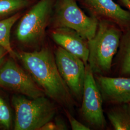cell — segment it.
<instances>
[{
	"label": "cell",
	"mask_w": 130,
	"mask_h": 130,
	"mask_svg": "<svg viewBox=\"0 0 130 130\" xmlns=\"http://www.w3.org/2000/svg\"><path fill=\"white\" fill-rule=\"evenodd\" d=\"M113 70L119 77H130V28L122 31L119 47L113 61Z\"/></svg>",
	"instance_id": "7c38bea8"
},
{
	"label": "cell",
	"mask_w": 130,
	"mask_h": 130,
	"mask_svg": "<svg viewBox=\"0 0 130 130\" xmlns=\"http://www.w3.org/2000/svg\"><path fill=\"white\" fill-rule=\"evenodd\" d=\"M107 118L115 130H130V102L111 105Z\"/></svg>",
	"instance_id": "4fadbf2b"
},
{
	"label": "cell",
	"mask_w": 130,
	"mask_h": 130,
	"mask_svg": "<svg viewBox=\"0 0 130 130\" xmlns=\"http://www.w3.org/2000/svg\"><path fill=\"white\" fill-rule=\"evenodd\" d=\"M12 126V115L7 103L0 95V128L10 130Z\"/></svg>",
	"instance_id": "2e32d148"
},
{
	"label": "cell",
	"mask_w": 130,
	"mask_h": 130,
	"mask_svg": "<svg viewBox=\"0 0 130 130\" xmlns=\"http://www.w3.org/2000/svg\"><path fill=\"white\" fill-rule=\"evenodd\" d=\"M57 69L72 96L80 101L82 100L85 65L77 56L59 47L55 52Z\"/></svg>",
	"instance_id": "ba28073f"
},
{
	"label": "cell",
	"mask_w": 130,
	"mask_h": 130,
	"mask_svg": "<svg viewBox=\"0 0 130 130\" xmlns=\"http://www.w3.org/2000/svg\"><path fill=\"white\" fill-rule=\"evenodd\" d=\"M67 129V126L63 122H53L51 121L42 126L39 130H65Z\"/></svg>",
	"instance_id": "ac0fdd59"
},
{
	"label": "cell",
	"mask_w": 130,
	"mask_h": 130,
	"mask_svg": "<svg viewBox=\"0 0 130 130\" xmlns=\"http://www.w3.org/2000/svg\"><path fill=\"white\" fill-rule=\"evenodd\" d=\"M31 2V0H0V20L20 13Z\"/></svg>",
	"instance_id": "9a60e30c"
},
{
	"label": "cell",
	"mask_w": 130,
	"mask_h": 130,
	"mask_svg": "<svg viewBox=\"0 0 130 130\" xmlns=\"http://www.w3.org/2000/svg\"><path fill=\"white\" fill-rule=\"evenodd\" d=\"M0 86L29 98L45 95L31 76L13 59L5 61L0 68Z\"/></svg>",
	"instance_id": "52a82bcc"
},
{
	"label": "cell",
	"mask_w": 130,
	"mask_h": 130,
	"mask_svg": "<svg viewBox=\"0 0 130 130\" xmlns=\"http://www.w3.org/2000/svg\"><path fill=\"white\" fill-rule=\"evenodd\" d=\"M122 30L116 24L99 20L94 37L88 41V64L94 75L108 76L118 51Z\"/></svg>",
	"instance_id": "7a4b0ae2"
},
{
	"label": "cell",
	"mask_w": 130,
	"mask_h": 130,
	"mask_svg": "<svg viewBox=\"0 0 130 130\" xmlns=\"http://www.w3.org/2000/svg\"><path fill=\"white\" fill-rule=\"evenodd\" d=\"M55 0H39L19 19L15 31L21 44L33 45L41 42L51 17Z\"/></svg>",
	"instance_id": "277c9868"
},
{
	"label": "cell",
	"mask_w": 130,
	"mask_h": 130,
	"mask_svg": "<svg viewBox=\"0 0 130 130\" xmlns=\"http://www.w3.org/2000/svg\"><path fill=\"white\" fill-rule=\"evenodd\" d=\"M130 12V0H120Z\"/></svg>",
	"instance_id": "ffe728a7"
},
{
	"label": "cell",
	"mask_w": 130,
	"mask_h": 130,
	"mask_svg": "<svg viewBox=\"0 0 130 130\" xmlns=\"http://www.w3.org/2000/svg\"><path fill=\"white\" fill-rule=\"evenodd\" d=\"M66 115L69 121L70 125L72 130H90V128L83 124L79 121H77L72 115L67 110L66 111Z\"/></svg>",
	"instance_id": "e0dca14e"
},
{
	"label": "cell",
	"mask_w": 130,
	"mask_h": 130,
	"mask_svg": "<svg viewBox=\"0 0 130 130\" xmlns=\"http://www.w3.org/2000/svg\"><path fill=\"white\" fill-rule=\"evenodd\" d=\"M102 98L96 83L94 75L87 63L82 97L81 114L84 120L93 128L104 130L107 122L103 109Z\"/></svg>",
	"instance_id": "8992f818"
},
{
	"label": "cell",
	"mask_w": 130,
	"mask_h": 130,
	"mask_svg": "<svg viewBox=\"0 0 130 130\" xmlns=\"http://www.w3.org/2000/svg\"><path fill=\"white\" fill-rule=\"evenodd\" d=\"M15 118L14 130H39L56 115L55 104L44 96L28 98L14 95L12 99Z\"/></svg>",
	"instance_id": "3957f363"
},
{
	"label": "cell",
	"mask_w": 130,
	"mask_h": 130,
	"mask_svg": "<svg viewBox=\"0 0 130 130\" xmlns=\"http://www.w3.org/2000/svg\"><path fill=\"white\" fill-rule=\"evenodd\" d=\"M84 4L98 20H106L117 25L122 31L130 28V12L113 0H84Z\"/></svg>",
	"instance_id": "30bf717a"
},
{
	"label": "cell",
	"mask_w": 130,
	"mask_h": 130,
	"mask_svg": "<svg viewBox=\"0 0 130 130\" xmlns=\"http://www.w3.org/2000/svg\"><path fill=\"white\" fill-rule=\"evenodd\" d=\"M55 7V28L72 29L87 41L94 37L99 20L85 14L76 0H57Z\"/></svg>",
	"instance_id": "5b68a950"
},
{
	"label": "cell",
	"mask_w": 130,
	"mask_h": 130,
	"mask_svg": "<svg viewBox=\"0 0 130 130\" xmlns=\"http://www.w3.org/2000/svg\"><path fill=\"white\" fill-rule=\"evenodd\" d=\"M15 57L22 62L45 95L67 107H73V96L60 74L54 55L49 49L15 52Z\"/></svg>",
	"instance_id": "6da1fadb"
},
{
	"label": "cell",
	"mask_w": 130,
	"mask_h": 130,
	"mask_svg": "<svg viewBox=\"0 0 130 130\" xmlns=\"http://www.w3.org/2000/svg\"><path fill=\"white\" fill-rule=\"evenodd\" d=\"M21 17L20 13L8 18L0 20V45L4 47L12 57L15 58V52L13 50L10 42V33L12 28Z\"/></svg>",
	"instance_id": "5bb4252c"
},
{
	"label": "cell",
	"mask_w": 130,
	"mask_h": 130,
	"mask_svg": "<svg viewBox=\"0 0 130 130\" xmlns=\"http://www.w3.org/2000/svg\"><path fill=\"white\" fill-rule=\"evenodd\" d=\"M7 54H9L8 51L4 47L0 45V68L4 63L5 56Z\"/></svg>",
	"instance_id": "d6986e66"
},
{
	"label": "cell",
	"mask_w": 130,
	"mask_h": 130,
	"mask_svg": "<svg viewBox=\"0 0 130 130\" xmlns=\"http://www.w3.org/2000/svg\"><path fill=\"white\" fill-rule=\"evenodd\" d=\"M54 42L67 51L77 56L86 65L88 63V41L74 30L67 28H56L52 31Z\"/></svg>",
	"instance_id": "8fae6325"
},
{
	"label": "cell",
	"mask_w": 130,
	"mask_h": 130,
	"mask_svg": "<svg viewBox=\"0 0 130 130\" xmlns=\"http://www.w3.org/2000/svg\"><path fill=\"white\" fill-rule=\"evenodd\" d=\"M94 75L103 102L110 105L130 102V77Z\"/></svg>",
	"instance_id": "9c48e42d"
}]
</instances>
